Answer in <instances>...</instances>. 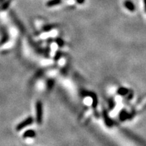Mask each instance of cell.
Masks as SVG:
<instances>
[{"instance_id":"1","label":"cell","mask_w":146,"mask_h":146,"mask_svg":"<svg viewBox=\"0 0 146 146\" xmlns=\"http://www.w3.org/2000/svg\"><path fill=\"white\" fill-rule=\"evenodd\" d=\"M43 117V106L41 101H37L36 103V120L39 124L42 123Z\"/></svg>"},{"instance_id":"2","label":"cell","mask_w":146,"mask_h":146,"mask_svg":"<svg viewBox=\"0 0 146 146\" xmlns=\"http://www.w3.org/2000/svg\"><path fill=\"white\" fill-rule=\"evenodd\" d=\"M33 121H34L33 118L32 117H31V116L30 117L26 118V119H25V120H23V122H21V123L18 124L17 127H16V130L18 131L22 130V129L27 127V126L31 125V124L33 123Z\"/></svg>"},{"instance_id":"3","label":"cell","mask_w":146,"mask_h":146,"mask_svg":"<svg viewBox=\"0 0 146 146\" xmlns=\"http://www.w3.org/2000/svg\"><path fill=\"white\" fill-rule=\"evenodd\" d=\"M124 6L128 10L130 11V12H134L135 10V6L134 3L131 0H126V1H125V2H124Z\"/></svg>"},{"instance_id":"4","label":"cell","mask_w":146,"mask_h":146,"mask_svg":"<svg viewBox=\"0 0 146 146\" xmlns=\"http://www.w3.org/2000/svg\"><path fill=\"white\" fill-rule=\"evenodd\" d=\"M104 117L105 118V122L106 123V125L108 126V127H111V126L112 125V120L110 119V118L109 117V116L108 115L107 112H104Z\"/></svg>"},{"instance_id":"5","label":"cell","mask_w":146,"mask_h":146,"mask_svg":"<svg viewBox=\"0 0 146 146\" xmlns=\"http://www.w3.org/2000/svg\"><path fill=\"white\" fill-rule=\"evenodd\" d=\"M35 135H36V133L34 131L29 130V131H27L26 132L24 133L23 137L25 138H26V137H35Z\"/></svg>"},{"instance_id":"6","label":"cell","mask_w":146,"mask_h":146,"mask_svg":"<svg viewBox=\"0 0 146 146\" xmlns=\"http://www.w3.org/2000/svg\"><path fill=\"white\" fill-rule=\"evenodd\" d=\"M62 2V0H50L49 1H47L46 5L48 7H52L54 5H56L58 4H60Z\"/></svg>"},{"instance_id":"7","label":"cell","mask_w":146,"mask_h":146,"mask_svg":"<svg viewBox=\"0 0 146 146\" xmlns=\"http://www.w3.org/2000/svg\"><path fill=\"white\" fill-rule=\"evenodd\" d=\"M129 93V90L125 87H120L118 89V94L120 96H125Z\"/></svg>"},{"instance_id":"8","label":"cell","mask_w":146,"mask_h":146,"mask_svg":"<svg viewBox=\"0 0 146 146\" xmlns=\"http://www.w3.org/2000/svg\"><path fill=\"white\" fill-rule=\"evenodd\" d=\"M128 113L126 112V111H123V112H120V118L121 120H126V118H127L128 116Z\"/></svg>"},{"instance_id":"9","label":"cell","mask_w":146,"mask_h":146,"mask_svg":"<svg viewBox=\"0 0 146 146\" xmlns=\"http://www.w3.org/2000/svg\"><path fill=\"white\" fill-rule=\"evenodd\" d=\"M10 0H8V1H6V2H5L4 4H3V9H7L8 8V7L9 6V4H10Z\"/></svg>"},{"instance_id":"10","label":"cell","mask_w":146,"mask_h":146,"mask_svg":"<svg viewBox=\"0 0 146 146\" xmlns=\"http://www.w3.org/2000/svg\"><path fill=\"white\" fill-rule=\"evenodd\" d=\"M76 1H77V3H80V4H82V3H84L85 0H76Z\"/></svg>"},{"instance_id":"11","label":"cell","mask_w":146,"mask_h":146,"mask_svg":"<svg viewBox=\"0 0 146 146\" xmlns=\"http://www.w3.org/2000/svg\"><path fill=\"white\" fill-rule=\"evenodd\" d=\"M143 3H144V8H145V10L146 12V0H143Z\"/></svg>"}]
</instances>
